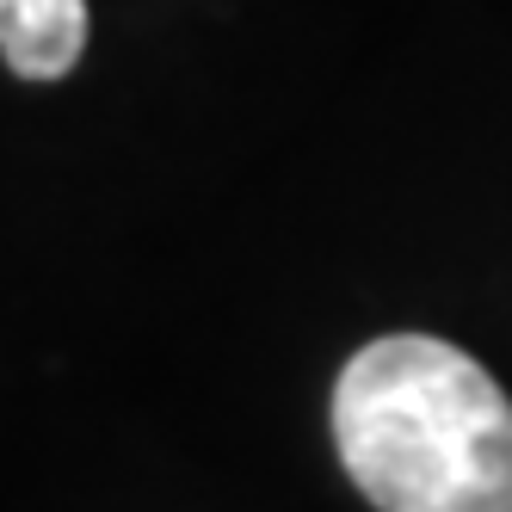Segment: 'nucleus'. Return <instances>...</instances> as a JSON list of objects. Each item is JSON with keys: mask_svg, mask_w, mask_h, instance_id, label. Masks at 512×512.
<instances>
[{"mask_svg": "<svg viewBox=\"0 0 512 512\" xmlns=\"http://www.w3.org/2000/svg\"><path fill=\"white\" fill-rule=\"evenodd\" d=\"M334 445L377 512H512V401L432 334H389L346 358Z\"/></svg>", "mask_w": 512, "mask_h": 512, "instance_id": "nucleus-1", "label": "nucleus"}, {"mask_svg": "<svg viewBox=\"0 0 512 512\" xmlns=\"http://www.w3.org/2000/svg\"><path fill=\"white\" fill-rule=\"evenodd\" d=\"M87 50V0H0V62L19 81H62Z\"/></svg>", "mask_w": 512, "mask_h": 512, "instance_id": "nucleus-2", "label": "nucleus"}]
</instances>
